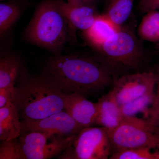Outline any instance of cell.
Segmentation results:
<instances>
[{"label": "cell", "mask_w": 159, "mask_h": 159, "mask_svg": "<svg viewBox=\"0 0 159 159\" xmlns=\"http://www.w3.org/2000/svg\"><path fill=\"white\" fill-rule=\"evenodd\" d=\"M43 76L66 93L97 94L111 84L108 66L99 61L74 55H57L45 64Z\"/></svg>", "instance_id": "1"}, {"label": "cell", "mask_w": 159, "mask_h": 159, "mask_svg": "<svg viewBox=\"0 0 159 159\" xmlns=\"http://www.w3.org/2000/svg\"><path fill=\"white\" fill-rule=\"evenodd\" d=\"M66 94L43 75L22 74L11 101L23 120H39L64 110Z\"/></svg>", "instance_id": "2"}, {"label": "cell", "mask_w": 159, "mask_h": 159, "mask_svg": "<svg viewBox=\"0 0 159 159\" xmlns=\"http://www.w3.org/2000/svg\"><path fill=\"white\" fill-rule=\"evenodd\" d=\"M73 30L57 0H44L26 28L25 38L33 44L58 53L64 48Z\"/></svg>", "instance_id": "3"}, {"label": "cell", "mask_w": 159, "mask_h": 159, "mask_svg": "<svg viewBox=\"0 0 159 159\" xmlns=\"http://www.w3.org/2000/svg\"><path fill=\"white\" fill-rule=\"evenodd\" d=\"M109 134L112 153L144 147L159 148V125L141 118L123 116L120 125Z\"/></svg>", "instance_id": "4"}, {"label": "cell", "mask_w": 159, "mask_h": 159, "mask_svg": "<svg viewBox=\"0 0 159 159\" xmlns=\"http://www.w3.org/2000/svg\"><path fill=\"white\" fill-rule=\"evenodd\" d=\"M112 153L108 130L102 126L84 127L58 157L64 159H107Z\"/></svg>", "instance_id": "5"}, {"label": "cell", "mask_w": 159, "mask_h": 159, "mask_svg": "<svg viewBox=\"0 0 159 159\" xmlns=\"http://www.w3.org/2000/svg\"><path fill=\"white\" fill-rule=\"evenodd\" d=\"M75 135L61 136L47 133H22L17 141L23 159H48L58 157Z\"/></svg>", "instance_id": "6"}, {"label": "cell", "mask_w": 159, "mask_h": 159, "mask_svg": "<svg viewBox=\"0 0 159 159\" xmlns=\"http://www.w3.org/2000/svg\"><path fill=\"white\" fill-rule=\"evenodd\" d=\"M99 49L113 63L135 67L142 59V51L136 39L129 31L121 29L107 40Z\"/></svg>", "instance_id": "7"}, {"label": "cell", "mask_w": 159, "mask_h": 159, "mask_svg": "<svg viewBox=\"0 0 159 159\" xmlns=\"http://www.w3.org/2000/svg\"><path fill=\"white\" fill-rule=\"evenodd\" d=\"M156 84L155 73L125 74L115 81L111 91L121 106L154 93Z\"/></svg>", "instance_id": "8"}, {"label": "cell", "mask_w": 159, "mask_h": 159, "mask_svg": "<svg viewBox=\"0 0 159 159\" xmlns=\"http://www.w3.org/2000/svg\"><path fill=\"white\" fill-rule=\"evenodd\" d=\"M21 122V133L40 132L68 137L76 135L83 128L65 110L44 119L23 120Z\"/></svg>", "instance_id": "9"}, {"label": "cell", "mask_w": 159, "mask_h": 159, "mask_svg": "<svg viewBox=\"0 0 159 159\" xmlns=\"http://www.w3.org/2000/svg\"><path fill=\"white\" fill-rule=\"evenodd\" d=\"M64 110L83 128L96 125L98 107L97 102L77 93H66Z\"/></svg>", "instance_id": "10"}, {"label": "cell", "mask_w": 159, "mask_h": 159, "mask_svg": "<svg viewBox=\"0 0 159 159\" xmlns=\"http://www.w3.org/2000/svg\"><path fill=\"white\" fill-rule=\"evenodd\" d=\"M123 116L139 117L159 125V102L156 93L148 94L120 106Z\"/></svg>", "instance_id": "11"}, {"label": "cell", "mask_w": 159, "mask_h": 159, "mask_svg": "<svg viewBox=\"0 0 159 159\" xmlns=\"http://www.w3.org/2000/svg\"><path fill=\"white\" fill-rule=\"evenodd\" d=\"M61 10L68 21L71 28L84 31H87L94 24L98 16L93 4L73 6L64 0H57Z\"/></svg>", "instance_id": "12"}, {"label": "cell", "mask_w": 159, "mask_h": 159, "mask_svg": "<svg viewBox=\"0 0 159 159\" xmlns=\"http://www.w3.org/2000/svg\"><path fill=\"white\" fill-rule=\"evenodd\" d=\"M97 103L98 114L96 125L104 127L109 133L112 131L120 125L123 117L121 107L112 92L100 97Z\"/></svg>", "instance_id": "13"}, {"label": "cell", "mask_w": 159, "mask_h": 159, "mask_svg": "<svg viewBox=\"0 0 159 159\" xmlns=\"http://www.w3.org/2000/svg\"><path fill=\"white\" fill-rule=\"evenodd\" d=\"M21 133V122L16 107L12 101L0 108V140L17 139Z\"/></svg>", "instance_id": "14"}, {"label": "cell", "mask_w": 159, "mask_h": 159, "mask_svg": "<svg viewBox=\"0 0 159 159\" xmlns=\"http://www.w3.org/2000/svg\"><path fill=\"white\" fill-rule=\"evenodd\" d=\"M105 14L98 15L90 29L84 31L86 39L92 45L100 48L107 40L121 29Z\"/></svg>", "instance_id": "15"}, {"label": "cell", "mask_w": 159, "mask_h": 159, "mask_svg": "<svg viewBox=\"0 0 159 159\" xmlns=\"http://www.w3.org/2000/svg\"><path fill=\"white\" fill-rule=\"evenodd\" d=\"M22 68L19 58L8 55L0 59V89H13Z\"/></svg>", "instance_id": "16"}, {"label": "cell", "mask_w": 159, "mask_h": 159, "mask_svg": "<svg viewBox=\"0 0 159 159\" xmlns=\"http://www.w3.org/2000/svg\"><path fill=\"white\" fill-rule=\"evenodd\" d=\"M134 0H109L105 14L114 24L121 27L131 13Z\"/></svg>", "instance_id": "17"}, {"label": "cell", "mask_w": 159, "mask_h": 159, "mask_svg": "<svg viewBox=\"0 0 159 159\" xmlns=\"http://www.w3.org/2000/svg\"><path fill=\"white\" fill-rule=\"evenodd\" d=\"M139 33L145 40L159 41V11L151 10L145 15L139 26Z\"/></svg>", "instance_id": "18"}, {"label": "cell", "mask_w": 159, "mask_h": 159, "mask_svg": "<svg viewBox=\"0 0 159 159\" xmlns=\"http://www.w3.org/2000/svg\"><path fill=\"white\" fill-rule=\"evenodd\" d=\"M21 14L20 6L14 2L0 4V35L2 37L14 23Z\"/></svg>", "instance_id": "19"}, {"label": "cell", "mask_w": 159, "mask_h": 159, "mask_svg": "<svg viewBox=\"0 0 159 159\" xmlns=\"http://www.w3.org/2000/svg\"><path fill=\"white\" fill-rule=\"evenodd\" d=\"M112 159H159V148L151 147L127 149L112 153Z\"/></svg>", "instance_id": "20"}, {"label": "cell", "mask_w": 159, "mask_h": 159, "mask_svg": "<svg viewBox=\"0 0 159 159\" xmlns=\"http://www.w3.org/2000/svg\"><path fill=\"white\" fill-rule=\"evenodd\" d=\"M17 139L3 141L0 146V159H23Z\"/></svg>", "instance_id": "21"}, {"label": "cell", "mask_w": 159, "mask_h": 159, "mask_svg": "<svg viewBox=\"0 0 159 159\" xmlns=\"http://www.w3.org/2000/svg\"><path fill=\"white\" fill-rule=\"evenodd\" d=\"M13 89H0V108L11 102Z\"/></svg>", "instance_id": "22"}, {"label": "cell", "mask_w": 159, "mask_h": 159, "mask_svg": "<svg viewBox=\"0 0 159 159\" xmlns=\"http://www.w3.org/2000/svg\"><path fill=\"white\" fill-rule=\"evenodd\" d=\"M146 5L151 10L159 9V0H146Z\"/></svg>", "instance_id": "23"}, {"label": "cell", "mask_w": 159, "mask_h": 159, "mask_svg": "<svg viewBox=\"0 0 159 159\" xmlns=\"http://www.w3.org/2000/svg\"><path fill=\"white\" fill-rule=\"evenodd\" d=\"M66 2L70 6H76L85 4H92L89 0H66Z\"/></svg>", "instance_id": "24"}, {"label": "cell", "mask_w": 159, "mask_h": 159, "mask_svg": "<svg viewBox=\"0 0 159 159\" xmlns=\"http://www.w3.org/2000/svg\"><path fill=\"white\" fill-rule=\"evenodd\" d=\"M157 77V91H156L157 97L158 99L159 102V66L157 69L156 72L155 73Z\"/></svg>", "instance_id": "25"}, {"label": "cell", "mask_w": 159, "mask_h": 159, "mask_svg": "<svg viewBox=\"0 0 159 159\" xmlns=\"http://www.w3.org/2000/svg\"><path fill=\"white\" fill-rule=\"evenodd\" d=\"M98 1V0H89V2L90 3L92 4H93L94 2H97V1Z\"/></svg>", "instance_id": "26"}, {"label": "cell", "mask_w": 159, "mask_h": 159, "mask_svg": "<svg viewBox=\"0 0 159 159\" xmlns=\"http://www.w3.org/2000/svg\"><path fill=\"white\" fill-rule=\"evenodd\" d=\"M1 1H7V0H0Z\"/></svg>", "instance_id": "27"}]
</instances>
